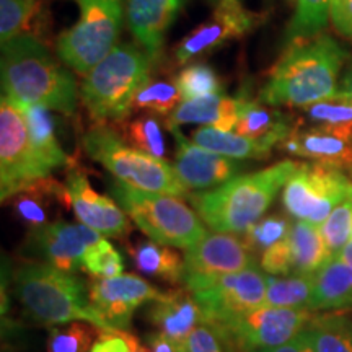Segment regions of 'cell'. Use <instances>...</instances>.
Segmentation results:
<instances>
[{
    "label": "cell",
    "instance_id": "1",
    "mask_svg": "<svg viewBox=\"0 0 352 352\" xmlns=\"http://www.w3.org/2000/svg\"><path fill=\"white\" fill-rule=\"evenodd\" d=\"M347 51L328 34L292 43L272 67L259 91V101L270 107L303 108L338 91L336 78Z\"/></svg>",
    "mask_w": 352,
    "mask_h": 352
},
{
    "label": "cell",
    "instance_id": "2",
    "mask_svg": "<svg viewBox=\"0 0 352 352\" xmlns=\"http://www.w3.org/2000/svg\"><path fill=\"white\" fill-rule=\"evenodd\" d=\"M2 90L16 103H34L72 116L77 109V82L32 33L2 43Z\"/></svg>",
    "mask_w": 352,
    "mask_h": 352
},
{
    "label": "cell",
    "instance_id": "3",
    "mask_svg": "<svg viewBox=\"0 0 352 352\" xmlns=\"http://www.w3.org/2000/svg\"><path fill=\"white\" fill-rule=\"evenodd\" d=\"M297 168V162L283 160L270 168L236 176L210 191L189 195L188 199L212 230L243 233L270 209Z\"/></svg>",
    "mask_w": 352,
    "mask_h": 352
},
{
    "label": "cell",
    "instance_id": "4",
    "mask_svg": "<svg viewBox=\"0 0 352 352\" xmlns=\"http://www.w3.org/2000/svg\"><path fill=\"white\" fill-rule=\"evenodd\" d=\"M152 60L134 44H118L101 63L83 76L80 98L90 120L116 126L129 120L135 94L151 78Z\"/></svg>",
    "mask_w": 352,
    "mask_h": 352
},
{
    "label": "cell",
    "instance_id": "5",
    "mask_svg": "<svg viewBox=\"0 0 352 352\" xmlns=\"http://www.w3.org/2000/svg\"><path fill=\"white\" fill-rule=\"evenodd\" d=\"M15 294L26 314L41 324L88 321L100 329H109L91 307L85 283L70 272L47 263H26L15 271Z\"/></svg>",
    "mask_w": 352,
    "mask_h": 352
},
{
    "label": "cell",
    "instance_id": "6",
    "mask_svg": "<svg viewBox=\"0 0 352 352\" xmlns=\"http://www.w3.org/2000/svg\"><path fill=\"white\" fill-rule=\"evenodd\" d=\"M109 192L132 222L157 243L188 250L208 235L199 215L182 197L142 191L118 179L109 184Z\"/></svg>",
    "mask_w": 352,
    "mask_h": 352
},
{
    "label": "cell",
    "instance_id": "7",
    "mask_svg": "<svg viewBox=\"0 0 352 352\" xmlns=\"http://www.w3.org/2000/svg\"><path fill=\"white\" fill-rule=\"evenodd\" d=\"M82 145L87 155L103 165L118 182L148 192L189 196L168 162L131 147L111 126L95 124L83 134Z\"/></svg>",
    "mask_w": 352,
    "mask_h": 352
},
{
    "label": "cell",
    "instance_id": "8",
    "mask_svg": "<svg viewBox=\"0 0 352 352\" xmlns=\"http://www.w3.org/2000/svg\"><path fill=\"white\" fill-rule=\"evenodd\" d=\"M80 16L72 28L59 34L56 51L77 74L87 76L107 57L120 38L126 20L124 0H74Z\"/></svg>",
    "mask_w": 352,
    "mask_h": 352
},
{
    "label": "cell",
    "instance_id": "9",
    "mask_svg": "<svg viewBox=\"0 0 352 352\" xmlns=\"http://www.w3.org/2000/svg\"><path fill=\"white\" fill-rule=\"evenodd\" d=\"M314 316L310 308L263 305L235 318L209 324L233 352H258L294 340L305 331Z\"/></svg>",
    "mask_w": 352,
    "mask_h": 352
},
{
    "label": "cell",
    "instance_id": "10",
    "mask_svg": "<svg viewBox=\"0 0 352 352\" xmlns=\"http://www.w3.org/2000/svg\"><path fill=\"white\" fill-rule=\"evenodd\" d=\"M352 199V176L323 164H298L283 191L284 209L294 219L321 226L344 201Z\"/></svg>",
    "mask_w": 352,
    "mask_h": 352
},
{
    "label": "cell",
    "instance_id": "11",
    "mask_svg": "<svg viewBox=\"0 0 352 352\" xmlns=\"http://www.w3.org/2000/svg\"><path fill=\"white\" fill-rule=\"evenodd\" d=\"M51 168L32 142L19 104L2 95L0 100V195L2 202L21 189L47 178Z\"/></svg>",
    "mask_w": 352,
    "mask_h": 352
},
{
    "label": "cell",
    "instance_id": "12",
    "mask_svg": "<svg viewBox=\"0 0 352 352\" xmlns=\"http://www.w3.org/2000/svg\"><path fill=\"white\" fill-rule=\"evenodd\" d=\"M254 263L243 239L222 232L208 233L184 253V284L195 292L220 277L256 266Z\"/></svg>",
    "mask_w": 352,
    "mask_h": 352
},
{
    "label": "cell",
    "instance_id": "13",
    "mask_svg": "<svg viewBox=\"0 0 352 352\" xmlns=\"http://www.w3.org/2000/svg\"><path fill=\"white\" fill-rule=\"evenodd\" d=\"M267 280L256 266L227 274L195 290L206 323H217L266 305Z\"/></svg>",
    "mask_w": 352,
    "mask_h": 352
},
{
    "label": "cell",
    "instance_id": "14",
    "mask_svg": "<svg viewBox=\"0 0 352 352\" xmlns=\"http://www.w3.org/2000/svg\"><path fill=\"white\" fill-rule=\"evenodd\" d=\"M164 294L134 274L94 279L88 284L91 307L101 315L108 328L116 331H129L132 314L144 303L160 300Z\"/></svg>",
    "mask_w": 352,
    "mask_h": 352
},
{
    "label": "cell",
    "instance_id": "15",
    "mask_svg": "<svg viewBox=\"0 0 352 352\" xmlns=\"http://www.w3.org/2000/svg\"><path fill=\"white\" fill-rule=\"evenodd\" d=\"M256 26V15L246 10L240 0H222L204 23L192 30L173 51L176 65L195 60L223 46L227 41L245 36Z\"/></svg>",
    "mask_w": 352,
    "mask_h": 352
},
{
    "label": "cell",
    "instance_id": "16",
    "mask_svg": "<svg viewBox=\"0 0 352 352\" xmlns=\"http://www.w3.org/2000/svg\"><path fill=\"white\" fill-rule=\"evenodd\" d=\"M168 131L178 144L173 165L175 173L179 183L189 191L219 188L240 176L246 168L241 160L219 155L196 145L192 140L184 138L179 127L168 124Z\"/></svg>",
    "mask_w": 352,
    "mask_h": 352
},
{
    "label": "cell",
    "instance_id": "17",
    "mask_svg": "<svg viewBox=\"0 0 352 352\" xmlns=\"http://www.w3.org/2000/svg\"><path fill=\"white\" fill-rule=\"evenodd\" d=\"M101 236V233L83 223L56 220L30 232V250L56 270L74 274L82 270L87 250Z\"/></svg>",
    "mask_w": 352,
    "mask_h": 352
},
{
    "label": "cell",
    "instance_id": "18",
    "mask_svg": "<svg viewBox=\"0 0 352 352\" xmlns=\"http://www.w3.org/2000/svg\"><path fill=\"white\" fill-rule=\"evenodd\" d=\"M65 188L74 214L83 226L94 228L103 236H113V239H121L131 232L129 215L109 197L98 195L90 186V182L80 166H69Z\"/></svg>",
    "mask_w": 352,
    "mask_h": 352
},
{
    "label": "cell",
    "instance_id": "19",
    "mask_svg": "<svg viewBox=\"0 0 352 352\" xmlns=\"http://www.w3.org/2000/svg\"><path fill=\"white\" fill-rule=\"evenodd\" d=\"M186 0H124L126 25L152 64L162 60L165 36Z\"/></svg>",
    "mask_w": 352,
    "mask_h": 352
},
{
    "label": "cell",
    "instance_id": "20",
    "mask_svg": "<svg viewBox=\"0 0 352 352\" xmlns=\"http://www.w3.org/2000/svg\"><path fill=\"white\" fill-rule=\"evenodd\" d=\"M147 318L157 328V333L164 334L175 346L176 352H182L191 333L206 323L204 310L188 287L165 292L148 308Z\"/></svg>",
    "mask_w": 352,
    "mask_h": 352
},
{
    "label": "cell",
    "instance_id": "21",
    "mask_svg": "<svg viewBox=\"0 0 352 352\" xmlns=\"http://www.w3.org/2000/svg\"><path fill=\"white\" fill-rule=\"evenodd\" d=\"M279 147L290 155L334 166L352 176V139L349 138L296 124L292 134Z\"/></svg>",
    "mask_w": 352,
    "mask_h": 352
},
{
    "label": "cell",
    "instance_id": "22",
    "mask_svg": "<svg viewBox=\"0 0 352 352\" xmlns=\"http://www.w3.org/2000/svg\"><path fill=\"white\" fill-rule=\"evenodd\" d=\"M239 120L235 132L271 148L280 145L296 129V118L263 101L250 100L248 91H240Z\"/></svg>",
    "mask_w": 352,
    "mask_h": 352
},
{
    "label": "cell",
    "instance_id": "23",
    "mask_svg": "<svg viewBox=\"0 0 352 352\" xmlns=\"http://www.w3.org/2000/svg\"><path fill=\"white\" fill-rule=\"evenodd\" d=\"M8 201L20 222L32 230L56 222L63 209H72L65 184H59L51 176L38 179Z\"/></svg>",
    "mask_w": 352,
    "mask_h": 352
},
{
    "label": "cell",
    "instance_id": "24",
    "mask_svg": "<svg viewBox=\"0 0 352 352\" xmlns=\"http://www.w3.org/2000/svg\"><path fill=\"white\" fill-rule=\"evenodd\" d=\"M239 108V96H227L223 94L183 100L166 118V122L176 127L183 124H201L217 127L220 131H235Z\"/></svg>",
    "mask_w": 352,
    "mask_h": 352
},
{
    "label": "cell",
    "instance_id": "25",
    "mask_svg": "<svg viewBox=\"0 0 352 352\" xmlns=\"http://www.w3.org/2000/svg\"><path fill=\"white\" fill-rule=\"evenodd\" d=\"M352 308V267L340 254H333L315 272L310 310L341 311Z\"/></svg>",
    "mask_w": 352,
    "mask_h": 352
},
{
    "label": "cell",
    "instance_id": "26",
    "mask_svg": "<svg viewBox=\"0 0 352 352\" xmlns=\"http://www.w3.org/2000/svg\"><path fill=\"white\" fill-rule=\"evenodd\" d=\"M296 124L352 139V98L341 88L329 98L300 108Z\"/></svg>",
    "mask_w": 352,
    "mask_h": 352
},
{
    "label": "cell",
    "instance_id": "27",
    "mask_svg": "<svg viewBox=\"0 0 352 352\" xmlns=\"http://www.w3.org/2000/svg\"><path fill=\"white\" fill-rule=\"evenodd\" d=\"M16 103V101H15ZM23 114L28 134L39 155L51 170L69 165V157L56 138V120L52 109L34 103H16Z\"/></svg>",
    "mask_w": 352,
    "mask_h": 352
},
{
    "label": "cell",
    "instance_id": "28",
    "mask_svg": "<svg viewBox=\"0 0 352 352\" xmlns=\"http://www.w3.org/2000/svg\"><path fill=\"white\" fill-rule=\"evenodd\" d=\"M289 248L292 256L294 274H315L331 256L324 245L320 226L297 220L290 226Z\"/></svg>",
    "mask_w": 352,
    "mask_h": 352
},
{
    "label": "cell",
    "instance_id": "29",
    "mask_svg": "<svg viewBox=\"0 0 352 352\" xmlns=\"http://www.w3.org/2000/svg\"><path fill=\"white\" fill-rule=\"evenodd\" d=\"M129 254L140 274L157 277L170 284H179L184 280V261L170 246L153 240L139 241L131 246Z\"/></svg>",
    "mask_w": 352,
    "mask_h": 352
},
{
    "label": "cell",
    "instance_id": "30",
    "mask_svg": "<svg viewBox=\"0 0 352 352\" xmlns=\"http://www.w3.org/2000/svg\"><path fill=\"white\" fill-rule=\"evenodd\" d=\"M191 140L206 151L235 160H266L271 157V148L236 134L235 131H220L217 127L202 126L192 131Z\"/></svg>",
    "mask_w": 352,
    "mask_h": 352
},
{
    "label": "cell",
    "instance_id": "31",
    "mask_svg": "<svg viewBox=\"0 0 352 352\" xmlns=\"http://www.w3.org/2000/svg\"><path fill=\"white\" fill-rule=\"evenodd\" d=\"M111 127L131 147L165 160L166 140L164 132L165 127H168L166 118L153 113H144Z\"/></svg>",
    "mask_w": 352,
    "mask_h": 352
},
{
    "label": "cell",
    "instance_id": "32",
    "mask_svg": "<svg viewBox=\"0 0 352 352\" xmlns=\"http://www.w3.org/2000/svg\"><path fill=\"white\" fill-rule=\"evenodd\" d=\"M307 334L314 352H352L351 323L340 314H315Z\"/></svg>",
    "mask_w": 352,
    "mask_h": 352
},
{
    "label": "cell",
    "instance_id": "33",
    "mask_svg": "<svg viewBox=\"0 0 352 352\" xmlns=\"http://www.w3.org/2000/svg\"><path fill=\"white\" fill-rule=\"evenodd\" d=\"M266 305L279 308H310L315 274L267 276Z\"/></svg>",
    "mask_w": 352,
    "mask_h": 352
},
{
    "label": "cell",
    "instance_id": "34",
    "mask_svg": "<svg viewBox=\"0 0 352 352\" xmlns=\"http://www.w3.org/2000/svg\"><path fill=\"white\" fill-rule=\"evenodd\" d=\"M331 0H296V13L289 21L284 41L292 44L315 38L328 25Z\"/></svg>",
    "mask_w": 352,
    "mask_h": 352
},
{
    "label": "cell",
    "instance_id": "35",
    "mask_svg": "<svg viewBox=\"0 0 352 352\" xmlns=\"http://www.w3.org/2000/svg\"><path fill=\"white\" fill-rule=\"evenodd\" d=\"M182 98L176 80L164 77H151L134 96L132 111L153 113L168 118Z\"/></svg>",
    "mask_w": 352,
    "mask_h": 352
},
{
    "label": "cell",
    "instance_id": "36",
    "mask_svg": "<svg viewBox=\"0 0 352 352\" xmlns=\"http://www.w3.org/2000/svg\"><path fill=\"white\" fill-rule=\"evenodd\" d=\"M100 336V328L85 321H69L50 329L47 352H90Z\"/></svg>",
    "mask_w": 352,
    "mask_h": 352
},
{
    "label": "cell",
    "instance_id": "37",
    "mask_svg": "<svg viewBox=\"0 0 352 352\" xmlns=\"http://www.w3.org/2000/svg\"><path fill=\"white\" fill-rule=\"evenodd\" d=\"M290 226L292 222L284 215H270V217L259 219L243 232L246 248L254 258L261 256L271 246L287 239Z\"/></svg>",
    "mask_w": 352,
    "mask_h": 352
},
{
    "label": "cell",
    "instance_id": "38",
    "mask_svg": "<svg viewBox=\"0 0 352 352\" xmlns=\"http://www.w3.org/2000/svg\"><path fill=\"white\" fill-rule=\"evenodd\" d=\"M183 100L222 94V82L217 72L208 64L195 63L184 67L175 78Z\"/></svg>",
    "mask_w": 352,
    "mask_h": 352
},
{
    "label": "cell",
    "instance_id": "39",
    "mask_svg": "<svg viewBox=\"0 0 352 352\" xmlns=\"http://www.w3.org/2000/svg\"><path fill=\"white\" fill-rule=\"evenodd\" d=\"M82 270L94 279H108L121 276L124 271V259L109 241L101 239L87 250Z\"/></svg>",
    "mask_w": 352,
    "mask_h": 352
},
{
    "label": "cell",
    "instance_id": "40",
    "mask_svg": "<svg viewBox=\"0 0 352 352\" xmlns=\"http://www.w3.org/2000/svg\"><path fill=\"white\" fill-rule=\"evenodd\" d=\"M328 253L340 254L341 250L351 241L352 235V199L338 206L328 219L320 226Z\"/></svg>",
    "mask_w": 352,
    "mask_h": 352
},
{
    "label": "cell",
    "instance_id": "41",
    "mask_svg": "<svg viewBox=\"0 0 352 352\" xmlns=\"http://www.w3.org/2000/svg\"><path fill=\"white\" fill-rule=\"evenodd\" d=\"M36 10V0H0V41L23 33Z\"/></svg>",
    "mask_w": 352,
    "mask_h": 352
},
{
    "label": "cell",
    "instance_id": "42",
    "mask_svg": "<svg viewBox=\"0 0 352 352\" xmlns=\"http://www.w3.org/2000/svg\"><path fill=\"white\" fill-rule=\"evenodd\" d=\"M182 352H233L209 323L197 327L188 338Z\"/></svg>",
    "mask_w": 352,
    "mask_h": 352
},
{
    "label": "cell",
    "instance_id": "43",
    "mask_svg": "<svg viewBox=\"0 0 352 352\" xmlns=\"http://www.w3.org/2000/svg\"><path fill=\"white\" fill-rule=\"evenodd\" d=\"M261 267L270 276H292V256L287 239L279 241L261 254Z\"/></svg>",
    "mask_w": 352,
    "mask_h": 352
},
{
    "label": "cell",
    "instance_id": "44",
    "mask_svg": "<svg viewBox=\"0 0 352 352\" xmlns=\"http://www.w3.org/2000/svg\"><path fill=\"white\" fill-rule=\"evenodd\" d=\"M140 342L129 331L100 329L98 340L90 352H135Z\"/></svg>",
    "mask_w": 352,
    "mask_h": 352
},
{
    "label": "cell",
    "instance_id": "45",
    "mask_svg": "<svg viewBox=\"0 0 352 352\" xmlns=\"http://www.w3.org/2000/svg\"><path fill=\"white\" fill-rule=\"evenodd\" d=\"M329 19L342 36L352 39V0H331Z\"/></svg>",
    "mask_w": 352,
    "mask_h": 352
},
{
    "label": "cell",
    "instance_id": "46",
    "mask_svg": "<svg viewBox=\"0 0 352 352\" xmlns=\"http://www.w3.org/2000/svg\"><path fill=\"white\" fill-rule=\"evenodd\" d=\"M258 352H314V347H311L310 338H308L305 329V331H302L298 336L290 340L289 342H285L283 346L271 347V349H263Z\"/></svg>",
    "mask_w": 352,
    "mask_h": 352
},
{
    "label": "cell",
    "instance_id": "47",
    "mask_svg": "<svg viewBox=\"0 0 352 352\" xmlns=\"http://www.w3.org/2000/svg\"><path fill=\"white\" fill-rule=\"evenodd\" d=\"M147 347L151 352H176L175 346L166 340L164 334L152 333L147 336Z\"/></svg>",
    "mask_w": 352,
    "mask_h": 352
},
{
    "label": "cell",
    "instance_id": "48",
    "mask_svg": "<svg viewBox=\"0 0 352 352\" xmlns=\"http://www.w3.org/2000/svg\"><path fill=\"white\" fill-rule=\"evenodd\" d=\"M340 256L344 259V261L349 264V266L352 267V240L349 241V243H347L344 248L341 250V253H340Z\"/></svg>",
    "mask_w": 352,
    "mask_h": 352
},
{
    "label": "cell",
    "instance_id": "49",
    "mask_svg": "<svg viewBox=\"0 0 352 352\" xmlns=\"http://www.w3.org/2000/svg\"><path fill=\"white\" fill-rule=\"evenodd\" d=\"M342 90H346L347 94H349V96L352 98V64L349 70H347L346 74V78H344V83H342Z\"/></svg>",
    "mask_w": 352,
    "mask_h": 352
},
{
    "label": "cell",
    "instance_id": "50",
    "mask_svg": "<svg viewBox=\"0 0 352 352\" xmlns=\"http://www.w3.org/2000/svg\"><path fill=\"white\" fill-rule=\"evenodd\" d=\"M135 352H151V351H148V347H147V346H142V344H140V346L138 347V349H135Z\"/></svg>",
    "mask_w": 352,
    "mask_h": 352
},
{
    "label": "cell",
    "instance_id": "51",
    "mask_svg": "<svg viewBox=\"0 0 352 352\" xmlns=\"http://www.w3.org/2000/svg\"><path fill=\"white\" fill-rule=\"evenodd\" d=\"M209 2H212V3H219V2H222V0H209Z\"/></svg>",
    "mask_w": 352,
    "mask_h": 352
},
{
    "label": "cell",
    "instance_id": "52",
    "mask_svg": "<svg viewBox=\"0 0 352 352\" xmlns=\"http://www.w3.org/2000/svg\"><path fill=\"white\" fill-rule=\"evenodd\" d=\"M351 328H352V323H351Z\"/></svg>",
    "mask_w": 352,
    "mask_h": 352
}]
</instances>
